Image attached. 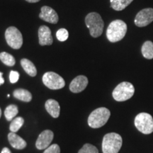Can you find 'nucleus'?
<instances>
[{
  "mask_svg": "<svg viewBox=\"0 0 153 153\" xmlns=\"http://www.w3.org/2000/svg\"><path fill=\"white\" fill-rule=\"evenodd\" d=\"M127 32V25L122 20L113 21L106 30V37L111 43L120 41L125 37Z\"/></svg>",
  "mask_w": 153,
  "mask_h": 153,
  "instance_id": "f257e3e1",
  "label": "nucleus"
},
{
  "mask_svg": "<svg viewBox=\"0 0 153 153\" xmlns=\"http://www.w3.org/2000/svg\"><path fill=\"white\" fill-rule=\"evenodd\" d=\"M85 24L89 29V33L92 37H99L102 34L104 23L98 13L91 12L88 14L85 18Z\"/></svg>",
  "mask_w": 153,
  "mask_h": 153,
  "instance_id": "f03ea898",
  "label": "nucleus"
},
{
  "mask_svg": "<svg viewBox=\"0 0 153 153\" xmlns=\"http://www.w3.org/2000/svg\"><path fill=\"white\" fill-rule=\"evenodd\" d=\"M123 143V140L119 134L107 133L104 135L102 142L103 153H118Z\"/></svg>",
  "mask_w": 153,
  "mask_h": 153,
  "instance_id": "7ed1b4c3",
  "label": "nucleus"
},
{
  "mask_svg": "<svg viewBox=\"0 0 153 153\" xmlns=\"http://www.w3.org/2000/svg\"><path fill=\"white\" fill-rule=\"evenodd\" d=\"M111 116V112L108 108L101 107L91 113L88 118V124L92 128H99L107 123Z\"/></svg>",
  "mask_w": 153,
  "mask_h": 153,
  "instance_id": "20e7f679",
  "label": "nucleus"
},
{
  "mask_svg": "<svg viewBox=\"0 0 153 153\" xmlns=\"http://www.w3.org/2000/svg\"><path fill=\"white\" fill-rule=\"evenodd\" d=\"M135 93V88L131 83L123 82L116 86L113 91L114 99L117 101H125L128 100Z\"/></svg>",
  "mask_w": 153,
  "mask_h": 153,
  "instance_id": "39448f33",
  "label": "nucleus"
},
{
  "mask_svg": "<svg viewBox=\"0 0 153 153\" xmlns=\"http://www.w3.org/2000/svg\"><path fill=\"white\" fill-rule=\"evenodd\" d=\"M135 126L140 132L145 135L153 132V118L148 113H140L135 116Z\"/></svg>",
  "mask_w": 153,
  "mask_h": 153,
  "instance_id": "423d86ee",
  "label": "nucleus"
},
{
  "mask_svg": "<svg viewBox=\"0 0 153 153\" xmlns=\"http://www.w3.org/2000/svg\"><path fill=\"white\" fill-rule=\"evenodd\" d=\"M6 41L13 49H20L23 45V36L18 28L10 26L5 31Z\"/></svg>",
  "mask_w": 153,
  "mask_h": 153,
  "instance_id": "0eeeda50",
  "label": "nucleus"
},
{
  "mask_svg": "<svg viewBox=\"0 0 153 153\" xmlns=\"http://www.w3.org/2000/svg\"><path fill=\"white\" fill-rule=\"evenodd\" d=\"M43 82L48 88L53 90L60 89L65 85V82L62 76L53 72H48L44 74Z\"/></svg>",
  "mask_w": 153,
  "mask_h": 153,
  "instance_id": "6e6552de",
  "label": "nucleus"
},
{
  "mask_svg": "<svg viewBox=\"0 0 153 153\" xmlns=\"http://www.w3.org/2000/svg\"><path fill=\"white\" fill-rule=\"evenodd\" d=\"M153 22V9L147 8L140 11L135 19L137 27H145Z\"/></svg>",
  "mask_w": 153,
  "mask_h": 153,
  "instance_id": "1a4fd4ad",
  "label": "nucleus"
},
{
  "mask_svg": "<svg viewBox=\"0 0 153 153\" xmlns=\"http://www.w3.org/2000/svg\"><path fill=\"white\" fill-rule=\"evenodd\" d=\"M54 134L50 130H45L40 134L36 143V146L38 150H44L48 148L52 142Z\"/></svg>",
  "mask_w": 153,
  "mask_h": 153,
  "instance_id": "9d476101",
  "label": "nucleus"
},
{
  "mask_svg": "<svg viewBox=\"0 0 153 153\" xmlns=\"http://www.w3.org/2000/svg\"><path fill=\"white\" fill-rule=\"evenodd\" d=\"M39 17L45 22L51 24H57L58 22V15L54 9L48 6H44L41 8Z\"/></svg>",
  "mask_w": 153,
  "mask_h": 153,
  "instance_id": "9b49d317",
  "label": "nucleus"
},
{
  "mask_svg": "<svg viewBox=\"0 0 153 153\" xmlns=\"http://www.w3.org/2000/svg\"><path fill=\"white\" fill-rule=\"evenodd\" d=\"M39 44L43 45H51L53 44V39L51 30L47 26H41L38 29Z\"/></svg>",
  "mask_w": 153,
  "mask_h": 153,
  "instance_id": "f8f14e48",
  "label": "nucleus"
},
{
  "mask_svg": "<svg viewBox=\"0 0 153 153\" xmlns=\"http://www.w3.org/2000/svg\"><path fill=\"white\" fill-rule=\"evenodd\" d=\"M88 85V79L84 75L77 76L70 85V89L73 93H79L85 90Z\"/></svg>",
  "mask_w": 153,
  "mask_h": 153,
  "instance_id": "ddd939ff",
  "label": "nucleus"
},
{
  "mask_svg": "<svg viewBox=\"0 0 153 153\" xmlns=\"http://www.w3.org/2000/svg\"><path fill=\"white\" fill-rule=\"evenodd\" d=\"M8 140L11 146L17 150H22L26 148V145H27L26 141L22 137L16 135V133H13V132L9 133Z\"/></svg>",
  "mask_w": 153,
  "mask_h": 153,
  "instance_id": "4468645a",
  "label": "nucleus"
},
{
  "mask_svg": "<svg viewBox=\"0 0 153 153\" xmlns=\"http://www.w3.org/2000/svg\"><path fill=\"white\" fill-rule=\"evenodd\" d=\"M45 109L48 113L53 118H56L59 116L60 111V107L58 102L54 99H48L45 104Z\"/></svg>",
  "mask_w": 153,
  "mask_h": 153,
  "instance_id": "2eb2a0df",
  "label": "nucleus"
},
{
  "mask_svg": "<svg viewBox=\"0 0 153 153\" xmlns=\"http://www.w3.org/2000/svg\"><path fill=\"white\" fill-rule=\"evenodd\" d=\"M21 65L24 68V71L27 73L28 75L31 76H35L37 74V70L35 65L31 61L26 58H23L21 60Z\"/></svg>",
  "mask_w": 153,
  "mask_h": 153,
  "instance_id": "dca6fc26",
  "label": "nucleus"
},
{
  "mask_svg": "<svg viewBox=\"0 0 153 153\" xmlns=\"http://www.w3.org/2000/svg\"><path fill=\"white\" fill-rule=\"evenodd\" d=\"M15 98L24 102H29L32 100V94L30 91L24 89H17L13 93Z\"/></svg>",
  "mask_w": 153,
  "mask_h": 153,
  "instance_id": "f3484780",
  "label": "nucleus"
},
{
  "mask_svg": "<svg viewBox=\"0 0 153 153\" xmlns=\"http://www.w3.org/2000/svg\"><path fill=\"white\" fill-rule=\"evenodd\" d=\"M141 52L143 57L145 58L151 60L153 58V43L152 41H145L143 43L142 48H141Z\"/></svg>",
  "mask_w": 153,
  "mask_h": 153,
  "instance_id": "a211bd4d",
  "label": "nucleus"
},
{
  "mask_svg": "<svg viewBox=\"0 0 153 153\" xmlns=\"http://www.w3.org/2000/svg\"><path fill=\"white\" fill-rule=\"evenodd\" d=\"M133 1V0H110L111 7L116 11H122Z\"/></svg>",
  "mask_w": 153,
  "mask_h": 153,
  "instance_id": "6ab92c4d",
  "label": "nucleus"
},
{
  "mask_svg": "<svg viewBox=\"0 0 153 153\" xmlns=\"http://www.w3.org/2000/svg\"><path fill=\"white\" fill-rule=\"evenodd\" d=\"M19 110L16 105L11 104L6 108L4 111V116L7 120H11L18 114Z\"/></svg>",
  "mask_w": 153,
  "mask_h": 153,
  "instance_id": "aec40b11",
  "label": "nucleus"
},
{
  "mask_svg": "<svg viewBox=\"0 0 153 153\" xmlns=\"http://www.w3.org/2000/svg\"><path fill=\"white\" fill-rule=\"evenodd\" d=\"M0 60L2 62L6 65L12 67L14 66L16 63L15 58L12 55L8 53L2 52L0 53Z\"/></svg>",
  "mask_w": 153,
  "mask_h": 153,
  "instance_id": "412c9836",
  "label": "nucleus"
},
{
  "mask_svg": "<svg viewBox=\"0 0 153 153\" xmlns=\"http://www.w3.org/2000/svg\"><path fill=\"white\" fill-rule=\"evenodd\" d=\"M24 120L23 118L22 117L15 118V119H14L12 121H11L10 126H9V129H10L11 132L16 133V132L22 127V126L24 125Z\"/></svg>",
  "mask_w": 153,
  "mask_h": 153,
  "instance_id": "4be33fe9",
  "label": "nucleus"
},
{
  "mask_svg": "<svg viewBox=\"0 0 153 153\" xmlns=\"http://www.w3.org/2000/svg\"><path fill=\"white\" fill-rule=\"evenodd\" d=\"M78 153H99V151L95 146L87 143L80 149Z\"/></svg>",
  "mask_w": 153,
  "mask_h": 153,
  "instance_id": "5701e85b",
  "label": "nucleus"
},
{
  "mask_svg": "<svg viewBox=\"0 0 153 153\" xmlns=\"http://www.w3.org/2000/svg\"><path fill=\"white\" fill-rule=\"evenodd\" d=\"M69 33L68 30H66L65 28H60L57 31L56 33V37L58 41H65L68 38Z\"/></svg>",
  "mask_w": 153,
  "mask_h": 153,
  "instance_id": "b1692460",
  "label": "nucleus"
},
{
  "mask_svg": "<svg viewBox=\"0 0 153 153\" xmlns=\"http://www.w3.org/2000/svg\"><path fill=\"white\" fill-rule=\"evenodd\" d=\"M43 153H60V148L58 145L53 144L45 149Z\"/></svg>",
  "mask_w": 153,
  "mask_h": 153,
  "instance_id": "393cba45",
  "label": "nucleus"
},
{
  "mask_svg": "<svg viewBox=\"0 0 153 153\" xmlns=\"http://www.w3.org/2000/svg\"><path fill=\"white\" fill-rule=\"evenodd\" d=\"M19 79V73L16 71H11L10 74H9V80L10 82L12 84L16 83L18 82Z\"/></svg>",
  "mask_w": 153,
  "mask_h": 153,
  "instance_id": "a878e982",
  "label": "nucleus"
},
{
  "mask_svg": "<svg viewBox=\"0 0 153 153\" xmlns=\"http://www.w3.org/2000/svg\"><path fill=\"white\" fill-rule=\"evenodd\" d=\"M4 83V79L3 76H2V72H0V86Z\"/></svg>",
  "mask_w": 153,
  "mask_h": 153,
  "instance_id": "bb28decb",
  "label": "nucleus"
},
{
  "mask_svg": "<svg viewBox=\"0 0 153 153\" xmlns=\"http://www.w3.org/2000/svg\"><path fill=\"white\" fill-rule=\"evenodd\" d=\"M1 153H11V150L7 148H4L3 150H1Z\"/></svg>",
  "mask_w": 153,
  "mask_h": 153,
  "instance_id": "cd10ccee",
  "label": "nucleus"
},
{
  "mask_svg": "<svg viewBox=\"0 0 153 153\" xmlns=\"http://www.w3.org/2000/svg\"><path fill=\"white\" fill-rule=\"evenodd\" d=\"M26 1L30 3H36V2H38V1H41V0H26Z\"/></svg>",
  "mask_w": 153,
  "mask_h": 153,
  "instance_id": "c85d7f7f",
  "label": "nucleus"
},
{
  "mask_svg": "<svg viewBox=\"0 0 153 153\" xmlns=\"http://www.w3.org/2000/svg\"><path fill=\"white\" fill-rule=\"evenodd\" d=\"M1 108H0V118H1Z\"/></svg>",
  "mask_w": 153,
  "mask_h": 153,
  "instance_id": "c756f323",
  "label": "nucleus"
}]
</instances>
